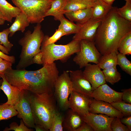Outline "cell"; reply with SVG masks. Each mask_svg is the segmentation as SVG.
<instances>
[{"mask_svg":"<svg viewBox=\"0 0 131 131\" xmlns=\"http://www.w3.org/2000/svg\"><path fill=\"white\" fill-rule=\"evenodd\" d=\"M83 122L81 115L70 108L64 117L63 123V131H75Z\"/></svg>","mask_w":131,"mask_h":131,"instance_id":"cell-18","label":"cell"},{"mask_svg":"<svg viewBox=\"0 0 131 131\" xmlns=\"http://www.w3.org/2000/svg\"><path fill=\"white\" fill-rule=\"evenodd\" d=\"M123 93L115 91L106 83L93 90L91 97L96 100L110 103L122 101Z\"/></svg>","mask_w":131,"mask_h":131,"instance_id":"cell-13","label":"cell"},{"mask_svg":"<svg viewBox=\"0 0 131 131\" xmlns=\"http://www.w3.org/2000/svg\"><path fill=\"white\" fill-rule=\"evenodd\" d=\"M66 0H54L51 7L47 13L46 16H52L54 20L59 21L60 18L64 16L65 12L64 8L66 5Z\"/></svg>","mask_w":131,"mask_h":131,"instance_id":"cell-21","label":"cell"},{"mask_svg":"<svg viewBox=\"0 0 131 131\" xmlns=\"http://www.w3.org/2000/svg\"><path fill=\"white\" fill-rule=\"evenodd\" d=\"M112 7L106 5L101 0H96L92 7L93 13L91 19H102L110 10Z\"/></svg>","mask_w":131,"mask_h":131,"instance_id":"cell-24","label":"cell"},{"mask_svg":"<svg viewBox=\"0 0 131 131\" xmlns=\"http://www.w3.org/2000/svg\"><path fill=\"white\" fill-rule=\"evenodd\" d=\"M73 91L91 97L93 92L91 85L84 76L81 70L69 71Z\"/></svg>","mask_w":131,"mask_h":131,"instance_id":"cell-11","label":"cell"},{"mask_svg":"<svg viewBox=\"0 0 131 131\" xmlns=\"http://www.w3.org/2000/svg\"><path fill=\"white\" fill-rule=\"evenodd\" d=\"M92 0V1H95L96 0Z\"/></svg>","mask_w":131,"mask_h":131,"instance_id":"cell-52","label":"cell"},{"mask_svg":"<svg viewBox=\"0 0 131 131\" xmlns=\"http://www.w3.org/2000/svg\"><path fill=\"white\" fill-rule=\"evenodd\" d=\"M58 73L56 64L53 62L46 64L35 71L14 69L11 68L4 74L10 84L21 90L40 94L53 93Z\"/></svg>","mask_w":131,"mask_h":131,"instance_id":"cell-1","label":"cell"},{"mask_svg":"<svg viewBox=\"0 0 131 131\" xmlns=\"http://www.w3.org/2000/svg\"><path fill=\"white\" fill-rule=\"evenodd\" d=\"M42 57L43 53L41 51H40L36 54L33 57L32 59L33 64H43Z\"/></svg>","mask_w":131,"mask_h":131,"instance_id":"cell-40","label":"cell"},{"mask_svg":"<svg viewBox=\"0 0 131 131\" xmlns=\"http://www.w3.org/2000/svg\"><path fill=\"white\" fill-rule=\"evenodd\" d=\"M120 118L115 117L111 122L110 127L112 131H130L128 128L121 123Z\"/></svg>","mask_w":131,"mask_h":131,"instance_id":"cell-36","label":"cell"},{"mask_svg":"<svg viewBox=\"0 0 131 131\" xmlns=\"http://www.w3.org/2000/svg\"><path fill=\"white\" fill-rule=\"evenodd\" d=\"M10 33L9 28L4 30L0 32V42L1 44L6 48L10 52L13 46V45L8 41V36Z\"/></svg>","mask_w":131,"mask_h":131,"instance_id":"cell-34","label":"cell"},{"mask_svg":"<svg viewBox=\"0 0 131 131\" xmlns=\"http://www.w3.org/2000/svg\"><path fill=\"white\" fill-rule=\"evenodd\" d=\"M0 50L4 53L8 55L9 54L8 49L3 46L0 44Z\"/></svg>","mask_w":131,"mask_h":131,"instance_id":"cell-46","label":"cell"},{"mask_svg":"<svg viewBox=\"0 0 131 131\" xmlns=\"http://www.w3.org/2000/svg\"><path fill=\"white\" fill-rule=\"evenodd\" d=\"M106 82L113 85L121 79L120 74L118 71L116 66L103 69L102 71Z\"/></svg>","mask_w":131,"mask_h":131,"instance_id":"cell-27","label":"cell"},{"mask_svg":"<svg viewBox=\"0 0 131 131\" xmlns=\"http://www.w3.org/2000/svg\"><path fill=\"white\" fill-rule=\"evenodd\" d=\"M131 45V32L130 33L122 39L118 48V51L120 53L124 54L126 49Z\"/></svg>","mask_w":131,"mask_h":131,"instance_id":"cell-37","label":"cell"},{"mask_svg":"<svg viewBox=\"0 0 131 131\" xmlns=\"http://www.w3.org/2000/svg\"><path fill=\"white\" fill-rule=\"evenodd\" d=\"M122 100L124 102L131 104V89H123Z\"/></svg>","mask_w":131,"mask_h":131,"instance_id":"cell-39","label":"cell"},{"mask_svg":"<svg viewBox=\"0 0 131 131\" xmlns=\"http://www.w3.org/2000/svg\"><path fill=\"white\" fill-rule=\"evenodd\" d=\"M18 114L14 106L4 103L0 104V121L9 119Z\"/></svg>","mask_w":131,"mask_h":131,"instance_id":"cell-28","label":"cell"},{"mask_svg":"<svg viewBox=\"0 0 131 131\" xmlns=\"http://www.w3.org/2000/svg\"><path fill=\"white\" fill-rule=\"evenodd\" d=\"M26 16L30 23H41L54 0H11Z\"/></svg>","mask_w":131,"mask_h":131,"instance_id":"cell-6","label":"cell"},{"mask_svg":"<svg viewBox=\"0 0 131 131\" xmlns=\"http://www.w3.org/2000/svg\"><path fill=\"white\" fill-rule=\"evenodd\" d=\"M124 54L129 55L131 54V45L128 46L125 49Z\"/></svg>","mask_w":131,"mask_h":131,"instance_id":"cell-48","label":"cell"},{"mask_svg":"<svg viewBox=\"0 0 131 131\" xmlns=\"http://www.w3.org/2000/svg\"><path fill=\"white\" fill-rule=\"evenodd\" d=\"M0 58L11 62L13 64L15 62V58L13 56H9L3 53L0 50Z\"/></svg>","mask_w":131,"mask_h":131,"instance_id":"cell-43","label":"cell"},{"mask_svg":"<svg viewBox=\"0 0 131 131\" xmlns=\"http://www.w3.org/2000/svg\"><path fill=\"white\" fill-rule=\"evenodd\" d=\"M102 19H91L81 24L79 32L73 37V40L80 41L86 40L94 41L97 29L100 25Z\"/></svg>","mask_w":131,"mask_h":131,"instance_id":"cell-15","label":"cell"},{"mask_svg":"<svg viewBox=\"0 0 131 131\" xmlns=\"http://www.w3.org/2000/svg\"><path fill=\"white\" fill-rule=\"evenodd\" d=\"M110 103L115 108L120 112L124 116H131V104L125 103L123 100Z\"/></svg>","mask_w":131,"mask_h":131,"instance_id":"cell-30","label":"cell"},{"mask_svg":"<svg viewBox=\"0 0 131 131\" xmlns=\"http://www.w3.org/2000/svg\"><path fill=\"white\" fill-rule=\"evenodd\" d=\"M31 93L21 90L20 99L14 106L18 112V117L21 119L28 127L32 128H34L35 124L30 102Z\"/></svg>","mask_w":131,"mask_h":131,"instance_id":"cell-9","label":"cell"},{"mask_svg":"<svg viewBox=\"0 0 131 131\" xmlns=\"http://www.w3.org/2000/svg\"><path fill=\"white\" fill-rule=\"evenodd\" d=\"M126 2H128L131 3V0H124Z\"/></svg>","mask_w":131,"mask_h":131,"instance_id":"cell-50","label":"cell"},{"mask_svg":"<svg viewBox=\"0 0 131 131\" xmlns=\"http://www.w3.org/2000/svg\"><path fill=\"white\" fill-rule=\"evenodd\" d=\"M15 18L14 22L9 28L10 37H12L17 31H20L23 33L30 24L26 15L22 12Z\"/></svg>","mask_w":131,"mask_h":131,"instance_id":"cell-22","label":"cell"},{"mask_svg":"<svg viewBox=\"0 0 131 131\" xmlns=\"http://www.w3.org/2000/svg\"><path fill=\"white\" fill-rule=\"evenodd\" d=\"M117 10L122 17L131 22V3L126 2L124 5L121 8H118Z\"/></svg>","mask_w":131,"mask_h":131,"instance_id":"cell-35","label":"cell"},{"mask_svg":"<svg viewBox=\"0 0 131 131\" xmlns=\"http://www.w3.org/2000/svg\"><path fill=\"white\" fill-rule=\"evenodd\" d=\"M106 5L112 6V5L115 0H101Z\"/></svg>","mask_w":131,"mask_h":131,"instance_id":"cell-47","label":"cell"},{"mask_svg":"<svg viewBox=\"0 0 131 131\" xmlns=\"http://www.w3.org/2000/svg\"><path fill=\"white\" fill-rule=\"evenodd\" d=\"M118 65L122 70L127 74L131 75V62L127 58L126 55L120 53H117Z\"/></svg>","mask_w":131,"mask_h":131,"instance_id":"cell-29","label":"cell"},{"mask_svg":"<svg viewBox=\"0 0 131 131\" xmlns=\"http://www.w3.org/2000/svg\"><path fill=\"white\" fill-rule=\"evenodd\" d=\"M44 36L40 23L37 24L34 27L32 33L29 30L25 33L24 36L18 41L22 49L16 69H25L33 64V57L41 51V44Z\"/></svg>","mask_w":131,"mask_h":131,"instance_id":"cell-4","label":"cell"},{"mask_svg":"<svg viewBox=\"0 0 131 131\" xmlns=\"http://www.w3.org/2000/svg\"><path fill=\"white\" fill-rule=\"evenodd\" d=\"M75 131H93V130L89 124L83 121L81 125Z\"/></svg>","mask_w":131,"mask_h":131,"instance_id":"cell-42","label":"cell"},{"mask_svg":"<svg viewBox=\"0 0 131 131\" xmlns=\"http://www.w3.org/2000/svg\"><path fill=\"white\" fill-rule=\"evenodd\" d=\"M12 64L11 62L3 59L0 62V74H4L7 70L12 68Z\"/></svg>","mask_w":131,"mask_h":131,"instance_id":"cell-38","label":"cell"},{"mask_svg":"<svg viewBox=\"0 0 131 131\" xmlns=\"http://www.w3.org/2000/svg\"><path fill=\"white\" fill-rule=\"evenodd\" d=\"M116 7H112L101 19L94 42L102 55L118 51L119 44L123 38L131 32V22L122 17Z\"/></svg>","mask_w":131,"mask_h":131,"instance_id":"cell-2","label":"cell"},{"mask_svg":"<svg viewBox=\"0 0 131 131\" xmlns=\"http://www.w3.org/2000/svg\"><path fill=\"white\" fill-rule=\"evenodd\" d=\"M95 1L90 0H68L64 10L66 12L92 7Z\"/></svg>","mask_w":131,"mask_h":131,"instance_id":"cell-23","label":"cell"},{"mask_svg":"<svg viewBox=\"0 0 131 131\" xmlns=\"http://www.w3.org/2000/svg\"><path fill=\"white\" fill-rule=\"evenodd\" d=\"M6 21L5 17L0 11V25H3Z\"/></svg>","mask_w":131,"mask_h":131,"instance_id":"cell-45","label":"cell"},{"mask_svg":"<svg viewBox=\"0 0 131 131\" xmlns=\"http://www.w3.org/2000/svg\"><path fill=\"white\" fill-rule=\"evenodd\" d=\"M34 128L36 131H48L42 126L39 124H35Z\"/></svg>","mask_w":131,"mask_h":131,"instance_id":"cell-44","label":"cell"},{"mask_svg":"<svg viewBox=\"0 0 131 131\" xmlns=\"http://www.w3.org/2000/svg\"><path fill=\"white\" fill-rule=\"evenodd\" d=\"M64 35L65 34L64 32L62 30L57 29L56 30L55 32L52 36L49 37L47 35L44 36L41 44L47 46L55 43Z\"/></svg>","mask_w":131,"mask_h":131,"instance_id":"cell-32","label":"cell"},{"mask_svg":"<svg viewBox=\"0 0 131 131\" xmlns=\"http://www.w3.org/2000/svg\"><path fill=\"white\" fill-rule=\"evenodd\" d=\"M81 116L83 121L89 124L93 131H112L110 124L115 117L103 114H97L90 112Z\"/></svg>","mask_w":131,"mask_h":131,"instance_id":"cell-10","label":"cell"},{"mask_svg":"<svg viewBox=\"0 0 131 131\" xmlns=\"http://www.w3.org/2000/svg\"><path fill=\"white\" fill-rule=\"evenodd\" d=\"M80 50L76 53L73 60L80 68L89 63L98 64L102 55L96 48L93 41L86 40L80 41Z\"/></svg>","mask_w":131,"mask_h":131,"instance_id":"cell-8","label":"cell"},{"mask_svg":"<svg viewBox=\"0 0 131 131\" xmlns=\"http://www.w3.org/2000/svg\"><path fill=\"white\" fill-rule=\"evenodd\" d=\"M0 11L6 21L10 23L12 22L13 18L22 12L18 8L12 6L6 0H0Z\"/></svg>","mask_w":131,"mask_h":131,"instance_id":"cell-20","label":"cell"},{"mask_svg":"<svg viewBox=\"0 0 131 131\" xmlns=\"http://www.w3.org/2000/svg\"><path fill=\"white\" fill-rule=\"evenodd\" d=\"M64 117L60 113L57 111L55 113L53 119L50 131H63V123Z\"/></svg>","mask_w":131,"mask_h":131,"instance_id":"cell-31","label":"cell"},{"mask_svg":"<svg viewBox=\"0 0 131 131\" xmlns=\"http://www.w3.org/2000/svg\"><path fill=\"white\" fill-rule=\"evenodd\" d=\"M84 67L83 75L90 83L93 90L106 83L104 74L98 64L88 63Z\"/></svg>","mask_w":131,"mask_h":131,"instance_id":"cell-14","label":"cell"},{"mask_svg":"<svg viewBox=\"0 0 131 131\" xmlns=\"http://www.w3.org/2000/svg\"><path fill=\"white\" fill-rule=\"evenodd\" d=\"M3 82V80L1 78V77L0 76V87L1 86L2 83ZM1 90H0V92L1 91Z\"/></svg>","mask_w":131,"mask_h":131,"instance_id":"cell-49","label":"cell"},{"mask_svg":"<svg viewBox=\"0 0 131 131\" xmlns=\"http://www.w3.org/2000/svg\"><path fill=\"white\" fill-rule=\"evenodd\" d=\"M54 96L53 93L36 94L31 92L30 96L35 124L42 126L48 131L57 111Z\"/></svg>","mask_w":131,"mask_h":131,"instance_id":"cell-3","label":"cell"},{"mask_svg":"<svg viewBox=\"0 0 131 131\" xmlns=\"http://www.w3.org/2000/svg\"><path fill=\"white\" fill-rule=\"evenodd\" d=\"M121 123L126 125L131 131V116H125L120 118Z\"/></svg>","mask_w":131,"mask_h":131,"instance_id":"cell-41","label":"cell"},{"mask_svg":"<svg viewBox=\"0 0 131 131\" xmlns=\"http://www.w3.org/2000/svg\"><path fill=\"white\" fill-rule=\"evenodd\" d=\"M33 130L27 126L24 123L23 120H20L19 125L16 122L11 123L9 125V127H7L3 130V131H9L13 130L15 131H32Z\"/></svg>","mask_w":131,"mask_h":131,"instance_id":"cell-33","label":"cell"},{"mask_svg":"<svg viewBox=\"0 0 131 131\" xmlns=\"http://www.w3.org/2000/svg\"><path fill=\"white\" fill-rule=\"evenodd\" d=\"M3 82L0 87L7 98V101L5 104L14 106L19 101L20 97L21 90L12 85L6 79L4 74H0Z\"/></svg>","mask_w":131,"mask_h":131,"instance_id":"cell-17","label":"cell"},{"mask_svg":"<svg viewBox=\"0 0 131 131\" xmlns=\"http://www.w3.org/2000/svg\"><path fill=\"white\" fill-rule=\"evenodd\" d=\"M114 51L102 55L98 63L99 67L103 69L116 66L118 65L117 53Z\"/></svg>","mask_w":131,"mask_h":131,"instance_id":"cell-26","label":"cell"},{"mask_svg":"<svg viewBox=\"0 0 131 131\" xmlns=\"http://www.w3.org/2000/svg\"><path fill=\"white\" fill-rule=\"evenodd\" d=\"M3 59H2L1 58H0V62L2 61Z\"/></svg>","mask_w":131,"mask_h":131,"instance_id":"cell-51","label":"cell"},{"mask_svg":"<svg viewBox=\"0 0 131 131\" xmlns=\"http://www.w3.org/2000/svg\"><path fill=\"white\" fill-rule=\"evenodd\" d=\"M40 50L43 53V66L57 60L64 62L72 55L80 51V41L72 40L65 45H57L55 43L47 46L41 44Z\"/></svg>","mask_w":131,"mask_h":131,"instance_id":"cell-5","label":"cell"},{"mask_svg":"<svg viewBox=\"0 0 131 131\" xmlns=\"http://www.w3.org/2000/svg\"><path fill=\"white\" fill-rule=\"evenodd\" d=\"M69 98V108L84 116L89 112L92 97L73 91Z\"/></svg>","mask_w":131,"mask_h":131,"instance_id":"cell-12","label":"cell"},{"mask_svg":"<svg viewBox=\"0 0 131 131\" xmlns=\"http://www.w3.org/2000/svg\"><path fill=\"white\" fill-rule=\"evenodd\" d=\"M89 112L105 114L112 117L121 118L124 116L120 112L115 108L110 103L96 100L92 98L90 104Z\"/></svg>","mask_w":131,"mask_h":131,"instance_id":"cell-16","label":"cell"},{"mask_svg":"<svg viewBox=\"0 0 131 131\" xmlns=\"http://www.w3.org/2000/svg\"><path fill=\"white\" fill-rule=\"evenodd\" d=\"M54 95L60 108L65 111L69 108V97L73 91L69 71H64L59 76L54 86Z\"/></svg>","mask_w":131,"mask_h":131,"instance_id":"cell-7","label":"cell"},{"mask_svg":"<svg viewBox=\"0 0 131 131\" xmlns=\"http://www.w3.org/2000/svg\"><path fill=\"white\" fill-rule=\"evenodd\" d=\"M92 7L80 9L75 11L67 12L64 14L69 20L76 22V24H82L92 17Z\"/></svg>","mask_w":131,"mask_h":131,"instance_id":"cell-19","label":"cell"},{"mask_svg":"<svg viewBox=\"0 0 131 131\" xmlns=\"http://www.w3.org/2000/svg\"><path fill=\"white\" fill-rule=\"evenodd\" d=\"M59 21L60 23L58 29L62 30L66 35L77 33L82 26L81 24H74L66 19L64 16L60 18Z\"/></svg>","mask_w":131,"mask_h":131,"instance_id":"cell-25","label":"cell"}]
</instances>
